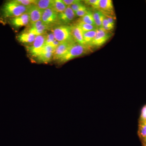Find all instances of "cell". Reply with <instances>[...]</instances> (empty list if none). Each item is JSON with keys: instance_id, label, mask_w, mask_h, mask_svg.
<instances>
[{"instance_id": "6da1fadb", "label": "cell", "mask_w": 146, "mask_h": 146, "mask_svg": "<svg viewBox=\"0 0 146 146\" xmlns=\"http://www.w3.org/2000/svg\"><path fill=\"white\" fill-rule=\"evenodd\" d=\"M28 7L20 4L16 0L7 2L1 9V15L4 18H13L27 13Z\"/></svg>"}, {"instance_id": "7a4b0ae2", "label": "cell", "mask_w": 146, "mask_h": 146, "mask_svg": "<svg viewBox=\"0 0 146 146\" xmlns=\"http://www.w3.org/2000/svg\"><path fill=\"white\" fill-rule=\"evenodd\" d=\"M90 50L91 49L89 46H84L76 43L72 46L63 56L58 60V62L59 63H66L75 58L88 53Z\"/></svg>"}, {"instance_id": "3957f363", "label": "cell", "mask_w": 146, "mask_h": 146, "mask_svg": "<svg viewBox=\"0 0 146 146\" xmlns=\"http://www.w3.org/2000/svg\"><path fill=\"white\" fill-rule=\"evenodd\" d=\"M55 39L58 42H62L74 40L70 25H57L53 28L51 30Z\"/></svg>"}, {"instance_id": "277c9868", "label": "cell", "mask_w": 146, "mask_h": 146, "mask_svg": "<svg viewBox=\"0 0 146 146\" xmlns=\"http://www.w3.org/2000/svg\"><path fill=\"white\" fill-rule=\"evenodd\" d=\"M47 34L36 36L32 44L26 47L28 52L32 57H36L44 49L46 46Z\"/></svg>"}, {"instance_id": "5b68a950", "label": "cell", "mask_w": 146, "mask_h": 146, "mask_svg": "<svg viewBox=\"0 0 146 146\" xmlns=\"http://www.w3.org/2000/svg\"><path fill=\"white\" fill-rule=\"evenodd\" d=\"M41 21L43 23L49 27L51 30L58 24V13L52 9L49 8L43 11Z\"/></svg>"}, {"instance_id": "8992f818", "label": "cell", "mask_w": 146, "mask_h": 146, "mask_svg": "<svg viewBox=\"0 0 146 146\" xmlns=\"http://www.w3.org/2000/svg\"><path fill=\"white\" fill-rule=\"evenodd\" d=\"M112 33L102 28L98 29L96 35L90 47H100L105 44L112 36Z\"/></svg>"}, {"instance_id": "52a82bcc", "label": "cell", "mask_w": 146, "mask_h": 146, "mask_svg": "<svg viewBox=\"0 0 146 146\" xmlns=\"http://www.w3.org/2000/svg\"><path fill=\"white\" fill-rule=\"evenodd\" d=\"M76 16L70 7H67V8L62 13H58V25H71Z\"/></svg>"}, {"instance_id": "ba28073f", "label": "cell", "mask_w": 146, "mask_h": 146, "mask_svg": "<svg viewBox=\"0 0 146 146\" xmlns=\"http://www.w3.org/2000/svg\"><path fill=\"white\" fill-rule=\"evenodd\" d=\"M76 42L74 40L60 43L54 50L53 55V60L58 61L67 52L72 46Z\"/></svg>"}, {"instance_id": "9c48e42d", "label": "cell", "mask_w": 146, "mask_h": 146, "mask_svg": "<svg viewBox=\"0 0 146 146\" xmlns=\"http://www.w3.org/2000/svg\"><path fill=\"white\" fill-rule=\"evenodd\" d=\"M54 50L50 46L46 45L42 52L35 58L36 60L39 63H49L53 58Z\"/></svg>"}, {"instance_id": "30bf717a", "label": "cell", "mask_w": 146, "mask_h": 146, "mask_svg": "<svg viewBox=\"0 0 146 146\" xmlns=\"http://www.w3.org/2000/svg\"><path fill=\"white\" fill-rule=\"evenodd\" d=\"M9 23L11 25L16 28L27 27L30 23L29 16L27 13H24L18 17L10 18Z\"/></svg>"}, {"instance_id": "8fae6325", "label": "cell", "mask_w": 146, "mask_h": 146, "mask_svg": "<svg viewBox=\"0 0 146 146\" xmlns=\"http://www.w3.org/2000/svg\"><path fill=\"white\" fill-rule=\"evenodd\" d=\"M36 36L30 32L26 28L18 35L17 36V39L20 43L25 45L27 47L32 44Z\"/></svg>"}, {"instance_id": "7c38bea8", "label": "cell", "mask_w": 146, "mask_h": 146, "mask_svg": "<svg viewBox=\"0 0 146 146\" xmlns=\"http://www.w3.org/2000/svg\"><path fill=\"white\" fill-rule=\"evenodd\" d=\"M70 26L72 36L76 43L80 45L87 46L84 40L83 32L81 28L76 23L71 24Z\"/></svg>"}, {"instance_id": "4fadbf2b", "label": "cell", "mask_w": 146, "mask_h": 146, "mask_svg": "<svg viewBox=\"0 0 146 146\" xmlns=\"http://www.w3.org/2000/svg\"><path fill=\"white\" fill-rule=\"evenodd\" d=\"M43 11L38 8L35 5L28 7L27 13L29 16L30 23L41 20Z\"/></svg>"}, {"instance_id": "5bb4252c", "label": "cell", "mask_w": 146, "mask_h": 146, "mask_svg": "<svg viewBox=\"0 0 146 146\" xmlns=\"http://www.w3.org/2000/svg\"><path fill=\"white\" fill-rule=\"evenodd\" d=\"M105 16L114 17V7L111 0H100L99 9Z\"/></svg>"}, {"instance_id": "9a60e30c", "label": "cell", "mask_w": 146, "mask_h": 146, "mask_svg": "<svg viewBox=\"0 0 146 146\" xmlns=\"http://www.w3.org/2000/svg\"><path fill=\"white\" fill-rule=\"evenodd\" d=\"M93 16L95 25L97 28H101L103 20L104 17V13L99 10H96L93 12Z\"/></svg>"}, {"instance_id": "2e32d148", "label": "cell", "mask_w": 146, "mask_h": 146, "mask_svg": "<svg viewBox=\"0 0 146 146\" xmlns=\"http://www.w3.org/2000/svg\"><path fill=\"white\" fill-rule=\"evenodd\" d=\"M97 30L98 29L91 31L83 32L84 40L87 46L90 47L91 43L96 35Z\"/></svg>"}, {"instance_id": "e0dca14e", "label": "cell", "mask_w": 146, "mask_h": 146, "mask_svg": "<svg viewBox=\"0 0 146 146\" xmlns=\"http://www.w3.org/2000/svg\"><path fill=\"white\" fill-rule=\"evenodd\" d=\"M53 2L54 0H37L35 5L44 11L47 9L52 8Z\"/></svg>"}, {"instance_id": "ac0fdd59", "label": "cell", "mask_w": 146, "mask_h": 146, "mask_svg": "<svg viewBox=\"0 0 146 146\" xmlns=\"http://www.w3.org/2000/svg\"><path fill=\"white\" fill-rule=\"evenodd\" d=\"M67 6L61 0H54L52 9L58 13H62L67 8Z\"/></svg>"}, {"instance_id": "d6986e66", "label": "cell", "mask_w": 146, "mask_h": 146, "mask_svg": "<svg viewBox=\"0 0 146 146\" xmlns=\"http://www.w3.org/2000/svg\"><path fill=\"white\" fill-rule=\"evenodd\" d=\"M79 21L83 22L84 23L89 24L95 26V22H94V18H93V12L89 10L86 15L79 19Z\"/></svg>"}, {"instance_id": "ffe728a7", "label": "cell", "mask_w": 146, "mask_h": 146, "mask_svg": "<svg viewBox=\"0 0 146 146\" xmlns=\"http://www.w3.org/2000/svg\"><path fill=\"white\" fill-rule=\"evenodd\" d=\"M82 30L83 32L91 31L98 29L96 27L89 24L84 23L81 21H78L76 23Z\"/></svg>"}, {"instance_id": "44dd1931", "label": "cell", "mask_w": 146, "mask_h": 146, "mask_svg": "<svg viewBox=\"0 0 146 146\" xmlns=\"http://www.w3.org/2000/svg\"><path fill=\"white\" fill-rule=\"evenodd\" d=\"M114 28V26L112 25L108 21L107 18L104 15V18L103 20L102 25L101 28L107 31H110L113 29Z\"/></svg>"}, {"instance_id": "7402d4cb", "label": "cell", "mask_w": 146, "mask_h": 146, "mask_svg": "<svg viewBox=\"0 0 146 146\" xmlns=\"http://www.w3.org/2000/svg\"><path fill=\"white\" fill-rule=\"evenodd\" d=\"M84 1L86 5L90 6L96 10H98L100 0H86Z\"/></svg>"}, {"instance_id": "603a6c76", "label": "cell", "mask_w": 146, "mask_h": 146, "mask_svg": "<svg viewBox=\"0 0 146 146\" xmlns=\"http://www.w3.org/2000/svg\"><path fill=\"white\" fill-rule=\"evenodd\" d=\"M139 133L141 137L144 139L146 138V121L141 122L140 128H139Z\"/></svg>"}, {"instance_id": "cb8c5ba5", "label": "cell", "mask_w": 146, "mask_h": 146, "mask_svg": "<svg viewBox=\"0 0 146 146\" xmlns=\"http://www.w3.org/2000/svg\"><path fill=\"white\" fill-rule=\"evenodd\" d=\"M20 4L25 7H29L32 5H35L36 0H16Z\"/></svg>"}, {"instance_id": "d4e9b609", "label": "cell", "mask_w": 146, "mask_h": 146, "mask_svg": "<svg viewBox=\"0 0 146 146\" xmlns=\"http://www.w3.org/2000/svg\"><path fill=\"white\" fill-rule=\"evenodd\" d=\"M84 6H85V5L82 3L81 1L79 0L78 2L75 3L74 4L70 6V7L72 10L75 13L76 11L79 10L80 9L82 8V7Z\"/></svg>"}, {"instance_id": "484cf974", "label": "cell", "mask_w": 146, "mask_h": 146, "mask_svg": "<svg viewBox=\"0 0 146 146\" xmlns=\"http://www.w3.org/2000/svg\"><path fill=\"white\" fill-rule=\"evenodd\" d=\"M89 9L85 6L80 9L79 10L76 11L75 13L76 16L82 17L84 16V15H86V13L89 12Z\"/></svg>"}, {"instance_id": "4316f807", "label": "cell", "mask_w": 146, "mask_h": 146, "mask_svg": "<svg viewBox=\"0 0 146 146\" xmlns=\"http://www.w3.org/2000/svg\"><path fill=\"white\" fill-rule=\"evenodd\" d=\"M55 40V39L53 33L52 32L48 33V34H47L46 45L50 46Z\"/></svg>"}, {"instance_id": "83f0119b", "label": "cell", "mask_w": 146, "mask_h": 146, "mask_svg": "<svg viewBox=\"0 0 146 146\" xmlns=\"http://www.w3.org/2000/svg\"><path fill=\"white\" fill-rule=\"evenodd\" d=\"M141 122L146 121V105L143 107L141 111Z\"/></svg>"}, {"instance_id": "f1b7e54d", "label": "cell", "mask_w": 146, "mask_h": 146, "mask_svg": "<svg viewBox=\"0 0 146 146\" xmlns=\"http://www.w3.org/2000/svg\"><path fill=\"white\" fill-rule=\"evenodd\" d=\"M79 0H63V2L67 7L70 6L78 1Z\"/></svg>"}, {"instance_id": "f546056e", "label": "cell", "mask_w": 146, "mask_h": 146, "mask_svg": "<svg viewBox=\"0 0 146 146\" xmlns=\"http://www.w3.org/2000/svg\"><path fill=\"white\" fill-rule=\"evenodd\" d=\"M105 16L106 17L108 21L112 25H115V20H114V17L110 16Z\"/></svg>"}, {"instance_id": "4dcf8cb0", "label": "cell", "mask_w": 146, "mask_h": 146, "mask_svg": "<svg viewBox=\"0 0 146 146\" xmlns=\"http://www.w3.org/2000/svg\"><path fill=\"white\" fill-rule=\"evenodd\" d=\"M60 42H58L57 40H55L50 45L51 47H52L55 50V49L56 48L59 44H60Z\"/></svg>"}, {"instance_id": "1f68e13d", "label": "cell", "mask_w": 146, "mask_h": 146, "mask_svg": "<svg viewBox=\"0 0 146 146\" xmlns=\"http://www.w3.org/2000/svg\"><path fill=\"white\" fill-rule=\"evenodd\" d=\"M145 141L146 143V138H145Z\"/></svg>"}]
</instances>
